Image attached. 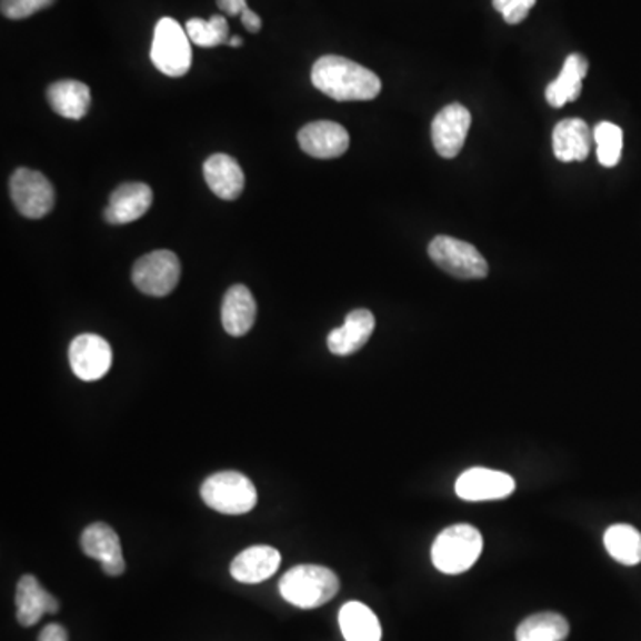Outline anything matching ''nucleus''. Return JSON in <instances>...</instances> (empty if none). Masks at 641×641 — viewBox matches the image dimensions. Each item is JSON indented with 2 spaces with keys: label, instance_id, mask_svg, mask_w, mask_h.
<instances>
[{
  "label": "nucleus",
  "instance_id": "nucleus-12",
  "mask_svg": "<svg viewBox=\"0 0 641 641\" xmlns=\"http://www.w3.org/2000/svg\"><path fill=\"white\" fill-rule=\"evenodd\" d=\"M298 143L310 158L335 159L350 149V134L335 121H314L298 132Z\"/></svg>",
  "mask_w": 641,
  "mask_h": 641
},
{
  "label": "nucleus",
  "instance_id": "nucleus-17",
  "mask_svg": "<svg viewBox=\"0 0 641 641\" xmlns=\"http://www.w3.org/2000/svg\"><path fill=\"white\" fill-rule=\"evenodd\" d=\"M593 132L587 121L569 118L554 127L552 132V149L558 161H584L592 152Z\"/></svg>",
  "mask_w": 641,
  "mask_h": 641
},
{
  "label": "nucleus",
  "instance_id": "nucleus-24",
  "mask_svg": "<svg viewBox=\"0 0 641 641\" xmlns=\"http://www.w3.org/2000/svg\"><path fill=\"white\" fill-rule=\"evenodd\" d=\"M569 622L560 613L531 614L517 628V641H565L569 638Z\"/></svg>",
  "mask_w": 641,
  "mask_h": 641
},
{
  "label": "nucleus",
  "instance_id": "nucleus-28",
  "mask_svg": "<svg viewBox=\"0 0 641 641\" xmlns=\"http://www.w3.org/2000/svg\"><path fill=\"white\" fill-rule=\"evenodd\" d=\"M56 0H2L0 10H2L6 19L22 20L38 13V11L46 10Z\"/></svg>",
  "mask_w": 641,
  "mask_h": 641
},
{
  "label": "nucleus",
  "instance_id": "nucleus-29",
  "mask_svg": "<svg viewBox=\"0 0 641 641\" xmlns=\"http://www.w3.org/2000/svg\"><path fill=\"white\" fill-rule=\"evenodd\" d=\"M493 8L502 14L504 22L517 26L522 20L528 19L531 8L537 4V0H492Z\"/></svg>",
  "mask_w": 641,
  "mask_h": 641
},
{
  "label": "nucleus",
  "instance_id": "nucleus-1",
  "mask_svg": "<svg viewBox=\"0 0 641 641\" xmlns=\"http://www.w3.org/2000/svg\"><path fill=\"white\" fill-rule=\"evenodd\" d=\"M310 79L321 93L339 102L377 99L381 91L377 73L341 56H323L318 59Z\"/></svg>",
  "mask_w": 641,
  "mask_h": 641
},
{
  "label": "nucleus",
  "instance_id": "nucleus-22",
  "mask_svg": "<svg viewBox=\"0 0 641 641\" xmlns=\"http://www.w3.org/2000/svg\"><path fill=\"white\" fill-rule=\"evenodd\" d=\"M47 99L59 117L81 120L90 111L91 91L81 81H58L49 86Z\"/></svg>",
  "mask_w": 641,
  "mask_h": 641
},
{
  "label": "nucleus",
  "instance_id": "nucleus-8",
  "mask_svg": "<svg viewBox=\"0 0 641 641\" xmlns=\"http://www.w3.org/2000/svg\"><path fill=\"white\" fill-rule=\"evenodd\" d=\"M10 189L14 207L26 218L40 220L54 207V188L40 171L19 168L11 177Z\"/></svg>",
  "mask_w": 641,
  "mask_h": 641
},
{
  "label": "nucleus",
  "instance_id": "nucleus-14",
  "mask_svg": "<svg viewBox=\"0 0 641 641\" xmlns=\"http://www.w3.org/2000/svg\"><path fill=\"white\" fill-rule=\"evenodd\" d=\"M153 193L143 182H127L112 191L103 218L111 224H127L140 220L152 207Z\"/></svg>",
  "mask_w": 641,
  "mask_h": 641
},
{
  "label": "nucleus",
  "instance_id": "nucleus-27",
  "mask_svg": "<svg viewBox=\"0 0 641 641\" xmlns=\"http://www.w3.org/2000/svg\"><path fill=\"white\" fill-rule=\"evenodd\" d=\"M593 141L597 144V159L602 167L613 168L622 158L623 132L619 126L610 121H601L593 129Z\"/></svg>",
  "mask_w": 641,
  "mask_h": 641
},
{
  "label": "nucleus",
  "instance_id": "nucleus-23",
  "mask_svg": "<svg viewBox=\"0 0 641 641\" xmlns=\"http://www.w3.org/2000/svg\"><path fill=\"white\" fill-rule=\"evenodd\" d=\"M339 625L345 641H381L380 620L362 602H345L339 611Z\"/></svg>",
  "mask_w": 641,
  "mask_h": 641
},
{
  "label": "nucleus",
  "instance_id": "nucleus-18",
  "mask_svg": "<svg viewBox=\"0 0 641 641\" xmlns=\"http://www.w3.org/2000/svg\"><path fill=\"white\" fill-rule=\"evenodd\" d=\"M17 620L23 628H31L40 622L46 613H58L59 602L41 587L34 575H23L17 587Z\"/></svg>",
  "mask_w": 641,
  "mask_h": 641
},
{
  "label": "nucleus",
  "instance_id": "nucleus-16",
  "mask_svg": "<svg viewBox=\"0 0 641 641\" xmlns=\"http://www.w3.org/2000/svg\"><path fill=\"white\" fill-rule=\"evenodd\" d=\"M282 557L270 545H253L233 558L230 574L236 581L244 584L262 583L277 574Z\"/></svg>",
  "mask_w": 641,
  "mask_h": 641
},
{
  "label": "nucleus",
  "instance_id": "nucleus-30",
  "mask_svg": "<svg viewBox=\"0 0 641 641\" xmlns=\"http://www.w3.org/2000/svg\"><path fill=\"white\" fill-rule=\"evenodd\" d=\"M218 8L229 17H241L248 10L247 0H218Z\"/></svg>",
  "mask_w": 641,
  "mask_h": 641
},
{
  "label": "nucleus",
  "instance_id": "nucleus-9",
  "mask_svg": "<svg viewBox=\"0 0 641 641\" xmlns=\"http://www.w3.org/2000/svg\"><path fill=\"white\" fill-rule=\"evenodd\" d=\"M70 365L73 374L84 381H97L108 374L112 363V350L103 337L82 333L70 344Z\"/></svg>",
  "mask_w": 641,
  "mask_h": 641
},
{
  "label": "nucleus",
  "instance_id": "nucleus-15",
  "mask_svg": "<svg viewBox=\"0 0 641 641\" xmlns=\"http://www.w3.org/2000/svg\"><path fill=\"white\" fill-rule=\"evenodd\" d=\"M374 327H377V321L369 310H351L350 314L345 316L344 324L328 333V350L337 357L357 353L368 344Z\"/></svg>",
  "mask_w": 641,
  "mask_h": 641
},
{
  "label": "nucleus",
  "instance_id": "nucleus-32",
  "mask_svg": "<svg viewBox=\"0 0 641 641\" xmlns=\"http://www.w3.org/2000/svg\"><path fill=\"white\" fill-rule=\"evenodd\" d=\"M242 26L247 28V31L259 32L262 28V20L259 19V14L253 13V11L248 8L244 13L241 14Z\"/></svg>",
  "mask_w": 641,
  "mask_h": 641
},
{
  "label": "nucleus",
  "instance_id": "nucleus-26",
  "mask_svg": "<svg viewBox=\"0 0 641 641\" xmlns=\"http://www.w3.org/2000/svg\"><path fill=\"white\" fill-rule=\"evenodd\" d=\"M186 32L194 46L203 49L229 43V23L221 14H214L209 20L191 19L186 23Z\"/></svg>",
  "mask_w": 641,
  "mask_h": 641
},
{
  "label": "nucleus",
  "instance_id": "nucleus-10",
  "mask_svg": "<svg viewBox=\"0 0 641 641\" xmlns=\"http://www.w3.org/2000/svg\"><path fill=\"white\" fill-rule=\"evenodd\" d=\"M471 127V112L462 103H451L437 112L431 123V141L437 153L444 159L457 158L465 144Z\"/></svg>",
  "mask_w": 641,
  "mask_h": 641
},
{
  "label": "nucleus",
  "instance_id": "nucleus-5",
  "mask_svg": "<svg viewBox=\"0 0 641 641\" xmlns=\"http://www.w3.org/2000/svg\"><path fill=\"white\" fill-rule=\"evenodd\" d=\"M150 58L159 72L168 77H182L193 63L191 40L177 20L161 19L153 31Z\"/></svg>",
  "mask_w": 641,
  "mask_h": 641
},
{
  "label": "nucleus",
  "instance_id": "nucleus-25",
  "mask_svg": "<svg viewBox=\"0 0 641 641\" xmlns=\"http://www.w3.org/2000/svg\"><path fill=\"white\" fill-rule=\"evenodd\" d=\"M604 548L614 561L634 567L641 563V533L629 524H614L604 533Z\"/></svg>",
  "mask_w": 641,
  "mask_h": 641
},
{
  "label": "nucleus",
  "instance_id": "nucleus-4",
  "mask_svg": "<svg viewBox=\"0 0 641 641\" xmlns=\"http://www.w3.org/2000/svg\"><path fill=\"white\" fill-rule=\"evenodd\" d=\"M207 507L224 515H244L257 504L256 484L238 471L216 472L200 489Z\"/></svg>",
  "mask_w": 641,
  "mask_h": 641
},
{
  "label": "nucleus",
  "instance_id": "nucleus-13",
  "mask_svg": "<svg viewBox=\"0 0 641 641\" xmlns=\"http://www.w3.org/2000/svg\"><path fill=\"white\" fill-rule=\"evenodd\" d=\"M81 545L86 557L100 561L103 574L121 575L126 572L120 539L111 525L103 522L88 525L82 533Z\"/></svg>",
  "mask_w": 641,
  "mask_h": 641
},
{
  "label": "nucleus",
  "instance_id": "nucleus-2",
  "mask_svg": "<svg viewBox=\"0 0 641 641\" xmlns=\"http://www.w3.org/2000/svg\"><path fill=\"white\" fill-rule=\"evenodd\" d=\"M339 578L321 565H298L280 579V595L301 610H314L339 593Z\"/></svg>",
  "mask_w": 641,
  "mask_h": 641
},
{
  "label": "nucleus",
  "instance_id": "nucleus-11",
  "mask_svg": "<svg viewBox=\"0 0 641 641\" xmlns=\"http://www.w3.org/2000/svg\"><path fill=\"white\" fill-rule=\"evenodd\" d=\"M515 490V480L507 472L474 467L463 472L454 484V492L463 501H498Z\"/></svg>",
  "mask_w": 641,
  "mask_h": 641
},
{
  "label": "nucleus",
  "instance_id": "nucleus-20",
  "mask_svg": "<svg viewBox=\"0 0 641 641\" xmlns=\"http://www.w3.org/2000/svg\"><path fill=\"white\" fill-rule=\"evenodd\" d=\"M257 318V303L250 289L236 283L224 294L221 307V323L227 333L233 337L247 335Z\"/></svg>",
  "mask_w": 641,
  "mask_h": 641
},
{
  "label": "nucleus",
  "instance_id": "nucleus-33",
  "mask_svg": "<svg viewBox=\"0 0 641 641\" xmlns=\"http://www.w3.org/2000/svg\"><path fill=\"white\" fill-rule=\"evenodd\" d=\"M229 46H230V47H241V46H242V40H241V38H239V37L230 38V40H229Z\"/></svg>",
  "mask_w": 641,
  "mask_h": 641
},
{
  "label": "nucleus",
  "instance_id": "nucleus-19",
  "mask_svg": "<svg viewBox=\"0 0 641 641\" xmlns=\"http://www.w3.org/2000/svg\"><path fill=\"white\" fill-rule=\"evenodd\" d=\"M203 177L216 197L236 200L244 189V173L236 159L227 153H214L203 162Z\"/></svg>",
  "mask_w": 641,
  "mask_h": 641
},
{
  "label": "nucleus",
  "instance_id": "nucleus-21",
  "mask_svg": "<svg viewBox=\"0 0 641 641\" xmlns=\"http://www.w3.org/2000/svg\"><path fill=\"white\" fill-rule=\"evenodd\" d=\"M587 73V59L581 54H570L561 68L560 76L545 90V99L552 108H563L565 103L578 100L583 90V79Z\"/></svg>",
  "mask_w": 641,
  "mask_h": 641
},
{
  "label": "nucleus",
  "instance_id": "nucleus-7",
  "mask_svg": "<svg viewBox=\"0 0 641 641\" xmlns=\"http://www.w3.org/2000/svg\"><path fill=\"white\" fill-rule=\"evenodd\" d=\"M180 280L179 257L170 250H158L141 257L132 270V282L143 294L168 297Z\"/></svg>",
  "mask_w": 641,
  "mask_h": 641
},
{
  "label": "nucleus",
  "instance_id": "nucleus-6",
  "mask_svg": "<svg viewBox=\"0 0 641 641\" xmlns=\"http://www.w3.org/2000/svg\"><path fill=\"white\" fill-rule=\"evenodd\" d=\"M428 253L440 270L457 279L480 280L489 274V264L480 251L460 239L439 236L430 242Z\"/></svg>",
  "mask_w": 641,
  "mask_h": 641
},
{
  "label": "nucleus",
  "instance_id": "nucleus-31",
  "mask_svg": "<svg viewBox=\"0 0 641 641\" xmlns=\"http://www.w3.org/2000/svg\"><path fill=\"white\" fill-rule=\"evenodd\" d=\"M38 641H68V632L63 625L59 623H49L43 631H41L40 640Z\"/></svg>",
  "mask_w": 641,
  "mask_h": 641
},
{
  "label": "nucleus",
  "instance_id": "nucleus-3",
  "mask_svg": "<svg viewBox=\"0 0 641 641\" xmlns=\"http://www.w3.org/2000/svg\"><path fill=\"white\" fill-rule=\"evenodd\" d=\"M483 551V537L471 524H454L437 537L431 561L442 574H463L474 565Z\"/></svg>",
  "mask_w": 641,
  "mask_h": 641
}]
</instances>
